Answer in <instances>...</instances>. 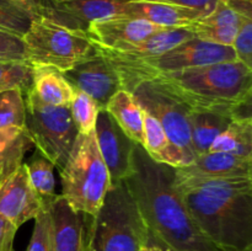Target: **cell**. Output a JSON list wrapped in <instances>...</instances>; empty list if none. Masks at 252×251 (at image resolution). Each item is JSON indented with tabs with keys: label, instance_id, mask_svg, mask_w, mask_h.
<instances>
[{
	"label": "cell",
	"instance_id": "cell-36",
	"mask_svg": "<svg viewBox=\"0 0 252 251\" xmlns=\"http://www.w3.org/2000/svg\"><path fill=\"white\" fill-rule=\"evenodd\" d=\"M12 1L20 4L21 6H24L25 9H27L29 11H31L34 16L38 17L43 0H12Z\"/></svg>",
	"mask_w": 252,
	"mask_h": 251
},
{
	"label": "cell",
	"instance_id": "cell-23",
	"mask_svg": "<svg viewBox=\"0 0 252 251\" xmlns=\"http://www.w3.org/2000/svg\"><path fill=\"white\" fill-rule=\"evenodd\" d=\"M32 144L26 128L0 129V174L2 180L24 164V157Z\"/></svg>",
	"mask_w": 252,
	"mask_h": 251
},
{
	"label": "cell",
	"instance_id": "cell-8",
	"mask_svg": "<svg viewBox=\"0 0 252 251\" xmlns=\"http://www.w3.org/2000/svg\"><path fill=\"white\" fill-rule=\"evenodd\" d=\"M24 96L27 134L38 152L61 171L79 134L69 106L47 105L31 89Z\"/></svg>",
	"mask_w": 252,
	"mask_h": 251
},
{
	"label": "cell",
	"instance_id": "cell-26",
	"mask_svg": "<svg viewBox=\"0 0 252 251\" xmlns=\"http://www.w3.org/2000/svg\"><path fill=\"white\" fill-rule=\"evenodd\" d=\"M73 97L69 103L71 118L79 134H89L95 130L97 116L102 108L91 96L84 91L73 89Z\"/></svg>",
	"mask_w": 252,
	"mask_h": 251
},
{
	"label": "cell",
	"instance_id": "cell-3",
	"mask_svg": "<svg viewBox=\"0 0 252 251\" xmlns=\"http://www.w3.org/2000/svg\"><path fill=\"white\" fill-rule=\"evenodd\" d=\"M148 81L191 110H206L230 116L234 108L252 96V69L239 61L209 64L159 74Z\"/></svg>",
	"mask_w": 252,
	"mask_h": 251
},
{
	"label": "cell",
	"instance_id": "cell-4",
	"mask_svg": "<svg viewBox=\"0 0 252 251\" xmlns=\"http://www.w3.org/2000/svg\"><path fill=\"white\" fill-rule=\"evenodd\" d=\"M86 225L89 251H139L149 229L125 181L111 185L100 211Z\"/></svg>",
	"mask_w": 252,
	"mask_h": 251
},
{
	"label": "cell",
	"instance_id": "cell-6",
	"mask_svg": "<svg viewBox=\"0 0 252 251\" xmlns=\"http://www.w3.org/2000/svg\"><path fill=\"white\" fill-rule=\"evenodd\" d=\"M234 61L238 59L233 47L192 37L154 58L112 66L120 78L123 90L132 93L138 84L150 80L159 74Z\"/></svg>",
	"mask_w": 252,
	"mask_h": 251
},
{
	"label": "cell",
	"instance_id": "cell-16",
	"mask_svg": "<svg viewBox=\"0 0 252 251\" xmlns=\"http://www.w3.org/2000/svg\"><path fill=\"white\" fill-rule=\"evenodd\" d=\"M192 37H194L193 33L187 27L162 29L150 34L148 38L121 51H106V49H98V51L110 62L111 65H123V64L135 63L143 59L154 58Z\"/></svg>",
	"mask_w": 252,
	"mask_h": 251
},
{
	"label": "cell",
	"instance_id": "cell-1",
	"mask_svg": "<svg viewBox=\"0 0 252 251\" xmlns=\"http://www.w3.org/2000/svg\"><path fill=\"white\" fill-rule=\"evenodd\" d=\"M175 167L154 161L135 144L126 186L150 234L174 251H221L198 228L174 185Z\"/></svg>",
	"mask_w": 252,
	"mask_h": 251
},
{
	"label": "cell",
	"instance_id": "cell-19",
	"mask_svg": "<svg viewBox=\"0 0 252 251\" xmlns=\"http://www.w3.org/2000/svg\"><path fill=\"white\" fill-rule=\"evenodd\" d=\"M105 111L115 120L118 127L123 130L135 144H144V126H143L142 107L134 98L132 93L127 90H118L106 103Z\"/></svg>",
	"mask_w": 252,
	"mask_h": 251
},
{
	"label": "cell",
	"instance_id": "cell-38",
	"mask_svg": "<svg viewBox=\"0 0 252 251\" xmlns=\"http://www.w3.org/2000/svg\"><path fill=\"white\" fill-rule=\"evenodd\" d=\"M149 240L153 241V243H154V244H157V245L159 246L160 249H161V251H174V250H171V249H170V248H167V246L165 245L164 243H161V241H160L159 239L155 238V236L153 235V234H150V231H149Z\"/></svg>",
	"mask_w": 252,
	"mask_h": 251
},
{
	"label": "cell",
	"instance_id": "cell-31",
	"mask_svg": "<svg viewBox=\"0 0 252 251\" xmlns=\"http://www.w3.org/2000/svg\"><path fill=\"white\" fill-rule=\"evenodd\" d=\"M231 47L236 59L252 69V19L244 20Z\"/></svg>",
	"mask_w": 252,
	"mask_h": 251
},
{
	"label": "cell",
	"instance_id": "cell-13",
	"mask_svg": "<svg viewBox=\"0 0 252 251\" xmlns=\"http://www.w3.org/2000/svg\"><path fill=\"white\" fill-rule=\"evenodd\" d=\"M63 74L71 88L88 94L102 110L108 100L122 89L117 73L100 51Z\"/></svg>",
	"mask_w": 252,
	"mask_h": 251
},
{
	"label": "cell",
	"instance_id": "cell-37",
	"mask_svg": "<svg viewBox=\"0 0 252 251\" xmlns=\"http://www.w3.org/2000/svg\"><path fill=\"white\" fill-rule=\"evenodd\" d=\"M139 251H161V249H160L157 244H154L153 241H150L149 238H148V243L145 244V245L143 246Z\"/></svg>",
	"mask_w": 252,
	"mask_h": 251
},
{
	"label": "cell",
	"instance_id": "cell-14",
	"mask_svg": "<svg viewBox=\"0 0 252 251\" xmlns=\"http://www.w3.org/2000/svg\"><path fill=\"white\" fill-rule=\"evenodd\" d=\"M42 209L41 201L32 188L22 164L0 184V216L19 229L22 224L36 218Z\"/></svg>",
	"mask_w": 252,
	"mask_h": 251
},
{
	"label": "cell",
	"instance_id": "cell-28",
	"mask_svg": "<svg viewBox=\"0 0 252 251\" xmlns=\"http://www.w3.org/2000/svg\"><path fill=\"white\" fill-rule=\"evenodd\" d=\"M34 16L12 0H0V30L21 37L26 33Z\"/></svg>",
	"mask_w": 252,
	"mask_h": 251
},
{
	"label": "cell",
	"instance_id": "cell-11",
	"mask_svg": "<svg viewBox=\"0 0 252 251\" xmlns=\"http://www.w3.org/2000/svg\"><path fill=\"white\" fill-rule=\"evenodd\" d=\"M95 135L100 154L110 174L111 185L122 182L132 169L135 143L123 133L105 110H101L97 116Z\"/></svg>",
	"mask_w": 252,
	"mask_h": 251
},
{
	"label": "cell",
	"instance_id": "cell-35",
	"mask_svg": "<svg viewBox=\"0 0 252 251\" xmlns=\"http://www.w3.org/2000/svg\"><path fill=\"white\" fill-rule=\"evenodd\" d=\"M245 19H252V0H219Z\"/></svg>",
	"mask_w": 252,
	"mask_h": 251
},
{
	"label": "cell",
	"instance_id": "cell-25",
	"mask_svg": "<svg viewBox=\"0 0 252 251\" xmlns=\"http://www.w3.org/2000/svg\"><path fill=\"white\" fill-rule=\"evenodd\" d=\"M209 152L252 157V120H233L216 138Z\"/></svg>",
	"mask_w": 252,
	"mask_h": 251
},
{
	"label": "cell",
	"instance_id": "cell-33",
	"mask_svg": "<svg viewBox=\"0 0 252 251\" xmlns=\"http://www.w3.org/2000/svg\"><path fill=\"white\" fill-rule=\"evenodd\" d=\"M152 1L169 2V4L179 5V6L189 7V9L199 11L203 16H207L216 9L219 0H152Z\"/></svg>",
	"mask_w": 252,
	"mask_h": 251
},
{
	"label": "cell",
	"instance_id": "cell-29",
	"mask_svg": "<svg viewBox=\"0 0 252 251\" xmlns=\"http://www.w3.org/2000/svg\"><path fill=\"white\" fill-rule=\"evenodd\" d=\"M32 85V65L29 62H0V91L19 89L26 94Z\"/></svg>",
	"mask_w": 252,
	"mask_h": 251
},
{
	"label": "cell",
	"instance_id": "cell-21",
	"mask_svg": "<svg viewBox=\"0 0 252 251\" xmlns=\"http://www.w3.org/2000/svg\"><path fill=\"white\" fill-rule=\"evenodd\" d=\"M144 112L143 126H144V144L143 148L154 161L166 164L172 167H181L189 165L186 157L181 150L170 142L166 132L159 121L148 112Z\"/></svg>",
	"mask_w": 252,
	"mask_h": 251
},
{
	"label": "cell",
	"instance_id": "cell-7",
	"mask_svg": "<svg viewBox=\"0 0 252 251\" xmlns=\"http://www.w3.org/2000/svg\"><path fill=\"white\" fill-rule=\"evenodd\" d=\"M22 41L26 61L31 65L53 66L63 73L98 53L85 34L41 16L34 17Z\"/></svg>",
	"mask_w": 252,
	"mask_h": 251
},
{
	"label": "cell",
	"instance_id": "cell-5",
	"mask_svg": "<svg viewBox=\"0 0 252 251\" xmlns=\"http://www.w3.org/2000/svg\"><path fill=\"white\" fill-rule=\"evenodd\" d=\"M59 174L61 196L74 211L95 217L111 187L110 174L98 150L95 130L78 134Z\"/></svg>",
	"mask_w": 252,
	"mask_h": 251
},
{
	"label": "cell",
	"instance_id": "cell-17",
	"mask_svg": "<svg viewBox=\"0 0 252 251\" xmlns=\"http://www.w3.org/2000/svg\"><path fill=\"white\" fill-rule=\"evenodd\" d=\"M175 175L187 179H224L252 176V157L220 152H208L186 166L175 167Z\"/></svg>",
	"mask_w": 252,
	"mask_h": 251
},
{
	"label": "cell",
	"instance_id": "cell-15",
	"mask_svg": "<svg viewBox=\"0 0 252 251\" xmlns=\"http://www.w3.org/2000/svg\"><path fill=\"white\" fill-rule=\"evenodd\" d=\"M53 251H88L86 217L58 194L47 208Z\"/></svg>",
	"mask_w": 252,
	"mask_h": 251
},
{
	"label": "cell",
	"instance_id": "cell-41",
	"mask_svg": "<svg viewBox=\"0 0 252 251\" xmlns=\"http://www.w3.org/2000/svg\"><path fill=\"white\" fill-rule=\"evenodd\" d=\"M86 243H88V241H86ZM88 251H89V250H88Z\"/></svg>",
	"mask_w": 252,
	"mask_h": 251
},
{
	"label": "cell",
	"instance_id": "cell-9",
	"mask_svg": "<svg viewBox=\"0 0 252 251\" xmlns=\"http://www.w3.org/2000/svg\"><path fill=\"white\" fill-rule=\"evenodd\" d=\"M132 94L142 110L159 121L170 142L181 150L189 164H191L196 159L189 123L191 108L170 95L154 81L138 84Z\"/></svg>",
	"mask_w": 252,
	"mask_h": 251
},
{
	"label": "cell",
	"instance_id": "cell-39",
	"mask_svg": "<svg viewBox=\"0 0 252 251\" xmlns=\"http://www.w3.org/2000/svg\"><path fill=\"white\" fill-rule=\"evenodd\" d=\"M221 251H252V248L246 249V250H234V249H221Z\"/></svg>",
	"mask_w": 252,
	"mask_h": 251
},
{
	"label": "cell",
	"instance_id": "cell-27",
	"mask_svg": "<svg viewBox=\"0 0 252 251\" xmlns=\"http://www.w3.org/2000/svg\"><path fill=\"white\" fill-rule=\"evenodd\" d=\"M25 128V96L19 89L0 91V129Z\"/></svg>",
	"mask_w": 252,
	"mask_h": 251
},
{
	"label": "cell",
	"instance_id": "cell-34",
	"mask_svg": "<svg viewBox=\"0 0 252 251\" xmlns=\"http://www.w3.org/2000/svg\"><path fill=\"white\" fill-rule=\"evenodd\" d=\"M17 228L0 216V251H14V240Z\"/></svg>",
	"mask_w": 252,
	"mask_h": 251
},
{
	"label": "cell",
	"instance_id": "cell-10",
	"mask_svg": "<svg viewBox=\"0 0 252 251\" xmlns=\"http://www.w3.org/2000/svg\"><path fill=\"white\" fill-rule=\"evenodd\" d=\"M129 0H43L39 16L86 36L97 20L125 15Z\"/></svg>",
	"mask_w": 252,
	"mask_h": 251
},
{
	"label": "cell",
	"instance_id": "cell-2",
	"mask_svg": "<svg viewBox=\"0 0 252 251\" xmlns=\"http://www.w3.org/2000/svg\"><path fill=\"white\" fill-rule=\"evenodd\" d=\"M187 211L204 235L220 249L252 248V176L174 177Z\"/></svg>",
	"mask_w": 252,
	"mask_h": 251
},
{
	"label": "cell",
	"instance_id": "cell-22",
	"mask_svg": "<svg viewBox=\"0 0 252 251\" xmlns=\"http://www.w3.org/2000/svg\"><path fill=\"white\" fill-rule=\"evenodd\" d=\"M230 122V116L224 113L206 110H189V133L196 157L209 152L216 138Z\"/></svg>",
	"mask_w": 252,
	"mask_h": 251
},
{
	"label": "cell",
	"instance_id": "cell-24",
	"mask_svg": "<svg viewBox=\"0 0 252 251\" xmlns=\"http://www.w3.org/2000/svg\"><path fill=\"white\" fill-rule=\"evenodd\" d=\"M24 165L32 188L41 201L43 209H47L58 196L56 193L54 165L39 152L24 162Z\"/></svg>",
	"mask_w": 252,
	"mask_h": 251
},
{
	"label": "cell",
	"instance_id": "cell-18",
	"mask_svg": "<svg viewBox=\"0 0 252 251\" xmlns=\"http://www.w3.org/2000/svg\"><path fill=\"white\" fill-rule=\"evenodd\" d=\"M125 15L147 20L162 29H184L203 17L197 10L152 0H129Z\"/></svg>",
	"mask_w": 252,
	"mask_h": 251
},
{
	"label": "cell",
	"instance_id": "cell-30",
	"mask_svg": "<svg viewBox=\"0 0 252 251\" xmlns=\"http://www.w3.org/2000/svg\"><path fill=\"white\" fill-rule=\"evenodd\" d=\"M26 251H53L49 234V217L47 209H42L34 218L33 230Z\"/></svg>",
	"mask_w": 252,
	"mask_h": 251
},
{
	"label": "cell",
	"instance_id": "cell-20",
	"mask_svg": "<svg viewBox=\"0 0 252 251\" xmlns=\"http://www.w3.org/2000/svg\"><path fill=\"white\" fill-rule=\"evenodd\" d=\"M31 90L51 106H69L74 93L63 71L48 65H32Z\"/></svg>",
	"mask_w": 252,
	"mask_h": 251
},
{
	"label": "cell",
	"instance_id": "cell-12",
	"mask_svg": "<svg viewBox=\"0 0 252 251\" xmlns=\"http://www.w3.org/2000/svg\"><path fill=\"white\" fill-rule=\"evenodd\" d=\"M162 30L147 20L120 16L97 20L89 26L86 37L97 49L121 51Z\"/></svg>",
	"mask_w": 252,
	"mask_h": 251
},
{
	"label": "cell",
	"instance_id": "cell-32",
	"mask_svg": "<svg viewBox=\"0 0 252 251\" xmlns=\"http://www.w3.org/2000/svg\"><path fill=\"white\" fill-rule=\"evenodd\" d=\"M0 62H27L21 37L0 30Z\"/></svg>",
	"mask_w": 252,
	"mask_h": 251
},
{
	"label": "cell",
	"instance_id": "cell-40",
	"mask_svg": "<svg viewBox=\"0 0 252 251\" xmlns=\"http://www.w3.org/2000/svg\"><path fill=\"white\" fill-rule=\"evenodd\" d=\"M1 181H2V176H1V174H0V184H1Z\"/></svg>",
	"mask_w": 252,
	"mask_h": 251
}]
</instances>
